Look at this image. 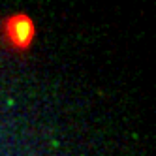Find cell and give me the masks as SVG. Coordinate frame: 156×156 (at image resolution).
Masks as SVG:
<instances>
[{
	"label": "cell",
	"instance_id": "6da1fadb",
	"mask_svg": "<svg viewBox=\"0 0 156 156\" xmlns=\"http://www.w3.org/2000/svg\"><path fill=\"white\" fill-rule=\"evenodd\" d=\"M38 36L36 23L28 13L17 12L0 19V41L17 55L28 53Z\"/></svg>",
	"mask_w": 156,
	"mask_h": 156
}]
</instances>
